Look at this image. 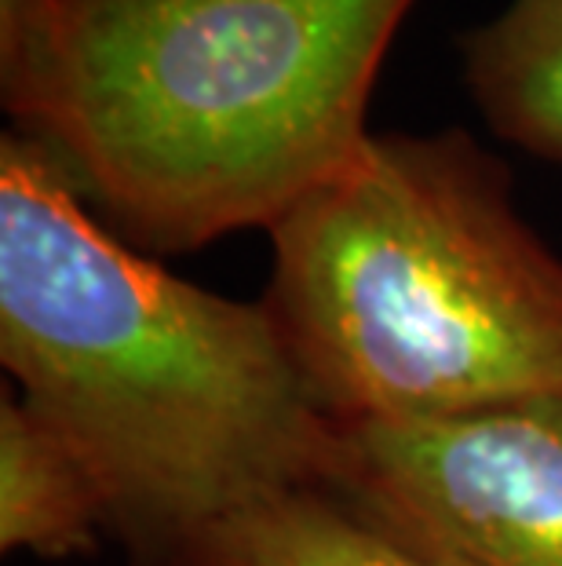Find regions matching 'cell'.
Here are the masks:
<instances>
[{
  "label": "cell",
  "mask_w": 562,
  "mask_h": 566,
  "mask_svg": "<svg viewBox=\"0 0 562 566\" xmlns=\"http://www.w3.org/2000/svg\"><path fill=\"white\" fill-rule=\"evenodd\" d=\"M0 363L95 468L136 566L326 475L337 428L263 300L121 242L22 132L0 136Z\"/></svg>",
  "instance_id": "cell-1"
},
{
  "label": "cell",
  "mask_w": 562,
  "mask_h": 566,
  "mask_svg": "<svg viewBox=\"0 0 562 566\" xmlns=\"http://www.w3.org/2000/svg\"><path fill=\"white\" fill-rule=\"evenodd\" d=\"M413 0H55L15 132L139 252L271 231L358 158Z\"/></svg>",
  "instance_id": "cell-2"
},
{
  "label": "cell",
  "mask_w": 562,
  "mask_h": 566,
  "mask_svg": "<svg viewBox=\"0 0 562 566\" xmlns=\"http://www.w3.org/2000/svg\"><path fill=\"white\" fill-rule=\"evenodd\" d=\"M267 234L259 300L332 428L562 395V256L468 132H373Z\"/></svg>",
  "instance_id": "cell-3"
},
{
  "label": "cell",
  "mask_w": 562,
  "mask_h": 566,
  "mask_svg": "<svg viewBox=\"0 0 562 566\" xmlns=\"http://www.w3.org/2000/svg\"><path fill=\"white\" fill-rule=\"evenodd\" d=\"M318 490L432 566H562V395L337 428Z\"/></svg>",
  "instance_id": "cell-4"
},
{
  "label": "cell",
  "mask_w": 562,
  "mask_h": 566,
  "mask_svg": "<svg viewBox=\"0 0 562 566\" xmlns=\"http://www.w3.org/2000/svg\"><path fill=\"white\" fill-rule=\"evenodd\" d=\"M110 534V497L63 431L22 402L0 399V552L85 556Z\"/></svg>",
  "instance_id": "cell-5"
},
{
  "label": "cell",
  "mask_w": 562,
  "mask_h": 566,
  "mask_svg": "<svg viewBox=\"0 0 562 566\" xmlns=\"http://www.w3.org/2000/svg\"><path fill=\"white\" fill-rule=\"evenodd\" d=\"M464 81L500 139L562 165V0H508L460 41Z\"/></svg>",
  "instance_id": "cell-6"
},
{
  "label": "cell",
  "mask_w": 562,
  "mask_h": 566,
  "mask_svg": "<svg viewBox=\"0 0 562 566\" xmlns=\"http://www.w3.org/2000/svg\"><path fill=\"white\" fill-rule=\"evenodd\" d=\"M172 566H432L391 545L321 490H289L234 512Z\"/></svg>",
  "instance_id": "cell-7"
},
{
  "label": "cell",
  "mask_w": 562,
  "mask_h": 566,
  "mask_svg": "<svg viewBox=\"0 0 562 566\" xmlns=\"http://www.w3.org/2000/svg\"><path fill=\"white\" fill-rule=\"evenodd\" d=\"M55 0H0V84L15 81L41 55Z\"/></svg>",
  "instance_id": "cell-8"
}]
</instances>
